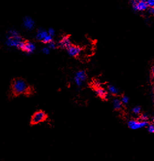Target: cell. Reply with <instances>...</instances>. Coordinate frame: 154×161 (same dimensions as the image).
Instances as JSON below:
<instances>
[{
	"label": "cell",
	"instance_id": "7a4b0ae2",
	"mask_svg": "<svg viewBox=\"0 0 154 161\" xmlns=\"http://www.w3.org/2000/svg\"><path fill=\"white\" fill-rule=\"evenodd\" d=\"M30 87L27 82L21 78H17L13 81L12 84V91L15 95L27 94L29 92Z\"/></svg>",
	"mask_w": 154,
	"mask_h": 161
},
{
	"label": "cell",
	"instance_id": "277c9868",
	"mask_svg": "<svg viewBox=\"0 0 154 161\" xmlns=\"http://www.w3.org/2000/svg\"><path fill=\"white\" fill-rule=\"evenodd\" d=\"M46 118L47 115L42 110L36 112L31 116V123L32 124H38L44 122Z\"/></svg>",
	"mask_w": 154,
	"mask_h": 161
},
{
	"label": "cell",
	"instance_id": "9c48e42d",
	"mask_svg": "<svg viewBox=\"0 0 154 161\" xmlns=\"http://www.w3.org/2000/svg\"><path fill=\"white\" fill-rule=\"evenodd\" d=\"M81 49L78 46L71 45L70 47L67 49L68 54L72 57H76L81 52Z\"/></svg>",
	"mask_w": 154,
	"mask_h": 161
},
{
	"label": "cell",
	"instance_id": "d4e9b609",
	"mask_svg": "<svg viewBox=\"0 0 154 161\" xmlns=\"http://www.w3.org/2000/svg\"><path fill=\"white\" fill-rule=\"evenodd\" d=\"M152 74L153 77H154V66L152 67Z\"/></svg>",
	"mask_w": 154,
	"mask_h": 161
},
{
	"label": "cell",
	"instance_id": "d6986e66",
	"mask_svg": "<svg viewBox=\"0 0 154 161\" xmlns=\"http://www.w3.org/2000/svg\"><path fill=\"white\" fill-rule=\"evenodd\" d=\"M47 32H48V34L50 35L51 36H53V37L55 34V31L53 28L49 29V30H47Z\"/></svg>",
	"mask_w": 154,
	"mask_h": 161
},
{
	"label": "cell",
	"instance_id": "603a6c76",
	"mask_svg": "<svg viewBox=\"0 0 154 161\" xmlns=\"http://www.w3.org/2000/svg\"><path fill=\"white\" fill-rule=\"evenodd\" d=\"M148 118V116L146 114H143V115H141V120L142 121H147V119Z\"/></svg>",
	"mask_w": 154,
	"mask_h": 161
},
{
	"label": "cell",
	"instance_id": "8fae6325",
	"mask_svg": "<svg viewBox=\"0 0 154 161\" xmlns=\"http://www.w3.org/2000/svg\"><path fill=\"white\" fill-rule=\"evenodd\" d=\"M48 35L47 31L44 30V29H39L36 32V39L39 41H43L44 38L46 37Z\"/></svg>",
	"mask_w": 154,
	"mask_h": 161
},
{
	"label": "cell",
	"instance_id": "30bf717a",
	"mask_svg": "<svg viewBox=\"0 0 154 161\" xmlns=\"http://www.w3.org/2000/svg\"><path fill=\"white\" fill-rule=\"evenodd\" d=\"M59 45L62 49H67L71 45V42L70 38L68 36H64L59 43Z\"/></svg>",
	"mask_w": 154,
	"mask_h": 161
},
{
	"label": "cell",
	"instance_id": "3957f363",
	"mask_svg": "<svg viewBox=\"0 0 154 161\" xmlns=\"http://www.w3.org/2000/svg\"><path fill=\"white\" fill-rule=\"evenodd\" d=\"M87 78V75L85 71L79 70L76 73L75 75H74V83H75V84L77 87H80L83 84V83L85 82Z\"/></svg>",
	"mask_w": 154,
	"mask_h": 161
},
{
	"label": "cell",
	"instance_id": "7402d4cb",
	"mask_svg": "<svg viewBox=\"0 0 154 161\" xmlns=\"http://www.w3.org/2000/svg\"><path fill=\"white\" fill-rule=\"evenodd\" d=\"M50 51V50L49 49V47H44L43 49H42V52H43L44 54H45V55L49 54Z\"/></svg>",
	"mask_w": 154,
	"mask_h": 161
},
{
	"label": "cell",
	"instance_id": "ffe728a7",
	"mask_svg": "<svg viewBox=\"0 0 154 161\" xmlns=\"http://www.w3.org/2000/svg\"><path fill=\"white\" fill-rule=\"evenodd\" d=\"M147 130L149 133H154V126L152 125V124H151V125H148Z\"/></svg>",
	"mask_w": 154,
	"mask_h": 161
},
{
	"label": "cell",
	"instance_id": "8992f818",
	"mask_svg": "<svg viewBox=\"0 0 154 161\" xmlns=\"http://www.w3.org/2000/svg\"><path fill=\"white\" fill-rule=\"evenodd\" d=\"M20 49L22 51H24V52H25L26 53L31 54L33 53L35 51L36 45L33 42H31V41H24L23 43L22 44V45H21Z\"/></svg>",
	"mask_w": 154,
	"mask_h": 161
},
{
	"label": "cell",
	"instance_id": "ac0fdd59",
	"mask_svg": "<svg viewBox=\"0 0 154 161\" xmlns=\"http://www.w3.org/2000/svg\"><path fill=\"white\" fill-rule=\"evenodd\" d=\"M121 103L123 104H127L129 102V98L126 96H124L121 98Z\"/></svg>",
	"mask_w": 154,
	"mask_h": 161
},
{
	"label": "cell",
	"instance_id": "5bb4252c",
	"mask_svg": "<svg viewBox=\"0 0 154 161\" xmlns=\"http://www.w3.org/2000/svg\"><path fill=\"white\" fill-rule=\"evenodd\" d=\"M108 91L111 94L114 95H117L119 93V90L113 85H110L108 86Z\"/></svg>",
	"mask_w": 154,
	"mask_h": 161
},
{
	"label": "cell",
	"instance_id": "4fadbf2b",
	"mask_svg": "<svg viewBox=\"0 0 154 161\" xmlns=\"http://www.w3.org/2000/svg\"><path fill=\"white\" fill-rule=\"evenodd\" d=\"M122 104H123L121 103V100H120L119 99L115 98L113 100V107L115 110H119L120 109H121L122 107Z\"/></svg>",
	"mask_w": 154,
	"mask_h": 161
},
{
	"label": "cell",
	"instance_id": "2e32d148",
	"mask_svg": "<svg viewBox=\"0 0 154 161\" xmlns=\"http://www.w3.org/2000/svg\"><path fill=\"white\" fill-rule=\"evenodd\" d=\"M56 45L57 44L55 42H53V41H52V42L50 43L49 44H48V47L49 48L50 50H53L56 49Z\"/></svg>",
	"mask_w": 154,
	"mask_h": 161
},
{
	"label": "cell",
	"instance_id": "ba28073f",
	"mask_svg": "<svg viewBox=\"0 0 154 161\" xmlns=\"http://www.w3.org/2000/svg\"><path fill=\"white\" fill-rule=\"evenodd\" d=\"M35 25V21L30 17H26L23 19V26L28 30H32Z\"/></svg>",
	"mask_w": 154,
	"mask_h": 161
},
{
	"label": "cell",
	"instance_id": "cb8c5ba5",
	"mask_svg": "<svg viewBox=\"0 0 154 161\" xmlns=\"http://www.w3.org/2000/svg\"><path fill=\"white\" fill-rule=\"evenodd\" d=\"M148 12L150 14L154 15V7H149Z\"/></svg>",
	"mask_w": 154,
	"mask_h": 161
},
{
	"label": "cell",
	"instance_id": "7c38bea8",
	"mask_svg": "<svg viewBox=\"0 0 154 161\" xmlns=\"http://www.w3.org/2000/svg\"><path fill=\"white\" fill-rule=\"evenodd\" d=\"M95 92L96 95L99 96L101 98H104L106 99L108 97V95L107 92L105 91V90L102 87H97L96 89H95Z\"/></svg>",
	"mask_w": 154,
	"mask_h": 161
},
{
	"label": "cell",
	"instance_id": "6da1fadb",
	"mask_svg": "<svg viewBox=\"0 0 154 161\" xmlns=\"http://www.w3.org/2000/svg\"><path fill=\"white\" fill-rule=\"evenodd\" d=\"M24 41L17 30L15 29L10 30L6 36V45L9 47L18 48L20 49Z\"/></svg>",
	"mask_w": 154,
	"mask_h": 161
},
{
	"label": "cell",
	"instance_id": "52a82bcc",
	"mask_svg": "<svg viewBox=\"0 0 154 161\" xmlns=\"http://www.w3.org/2000/svg\"><path fill=\"white\" fill-rule=\"evenodd\" d=\"M131 4L135 11H145L149 7L146 1H131Z\"/></svg>",
	"mask_w": 154,
	"mask_h": 161
},
{
	"label": "cell",
	"instance_id": "5b68a950",
	"mask_svg": "<svg viewBox=\"0 0 154 161\" xmlns=\"http://www.w3.org/2000/svg\"><path fill=\"white\" fill-rule=\"evenodd\" d=\"M149 125L148 122L145 121H138V120H130L127 122L128 127L131 130H138L142 128L147 127Z\"/></svg>",
	"mask_w": 154,
	"mask_h": 161
},
{
	"label": "cell",
	"instance_id": "9a60e30c",
	"mask_svg": "<svg viewBox=\"0 0 154 161\" xmlns=\"http://www.w3.org/2000/svg\"><path fill=\"white\" fill-rule=\"evenodd\" d=\"M52 41H53V36H51L50 35L48 34L47 36H46V37L44 38V39L43 40V41H42V43L49 44L50 43L52 42Z\"/></svg>",
	"mask_w": 154,
	"mask_h": 161
},
{
	"label": "cell",
	"instance_id": "e0dca14e",
	"mask_svg": "<svg viewBox=\"0 0 154 161\" xmlns=\"http://www.w3.org/2000/svg\"><path fill=\"white\" fill-rule=\"evenodd\" d=\"M132 112H133V113H135V115H139V114H140L141 112V108L139 106L135 107L132 109Z\"/></svg>",
	"mask_w": 154,
	"mask_h": 161
},
{
	"label": "cell",
	"instance_id": "44dd1931",
	"mask_svg": "<svg viewBox=\"0 0 154 161\" xmlns=\"http://www.w3.org/2000/svg\"><path fill=\"white\" fill-rule=\"evenodd\" d=\"M146 1L149 7H154V0H148Z\"/></svg>",
	"mask_w": 154,
	"mask_h": 161
}]
</instances>
